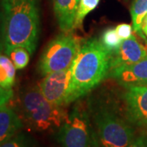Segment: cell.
Returning <instances> with one entry per match:
<instances>
[{"label":"cell","mask_w":147,"mask_h":147,"mask_svg":"<svg viewBox=\"0 0 147 147\" xmlns=\"http://www.w3.org/2000/svg\"><path fill=\"white\" fill-rule=\"evenodd\" d=\"M145 42L146 39L141 41L136 34L123 40L119 49L110 55V71L136 63L147 57V44Z\"/></svg>","instance_id":"9c48e42d"},{"label":"cell","mask_w":147,"mask_h":147,"mask_svg":"<svg viewBox=\"0 0 147 147\" xmlns=\"http://www.w3.org/2000/svg\"><path fill=\"white\" fill-rule=\"evenodd\" d=\"M118 36L119 37L122 41L130 38L133 35V27L129 24H120L115 28Z\"/></svg>","instance_id":"d6986e66"},{"label":"cell","mask_w":147,"mask_h":147,"mask_svg":"<svg viewBox=\"0 0 147 147\" xmlns=\"http://www.w3.org/2000/svg\"><path fill=\"white\" fill-rule=\"evenodd\" d=\"M110 53L92 38L80 45L72 67L71 102L90 92L110 72Z\"/></svg>","instance_id":"7a4b0ae2"},{"label":"cell","mask_w":147,"mask_h":147,"mask_svg":"<svg viewBox=\"0 0 147 147\" xmlns=\"http://www.w3.org/2000/svg\"><path fill=\"white\" fill-rule=\"evenodd\" d=\"M14 64L16 69L26 68L30 62V53L26 47H16L4 52Z\"/></svg>","instance_id":"9a60e30c"},{"label":"cell","mask_w":147,"mask_h":147,"mask_svg":"<svg viewBox=\"0 0 147 147\" xmlns=\"http://www.w3.org/2000/svg\"><path fill=\"white\" fill-rule=\"evenodd\" d=\"M103 47L111 54L115 53L120 47L122 40L118 36L116 30L113 27H109L103 31L99 39Z\"/></svg>","instance_id":"2e32d148"},{"label":"cell","mask_w":147,"mask_h":147,"mask_svg":"<svg viewBox=\"0 0 147 147\" xmlns=\"http://www.w3.org/2000/svg\"><path fill=\"white\" fill-rule=\"evenodd\" d=\"M16 69L7 55L0 53V86L6 89H11L15 84Z\"/></svg>","instance_id":"4fadbf2b"},{"label":"cell","mask_w":147,"mask_h":147,"mask_svg":"<svg viewBox=\"0 0 147 147\" xmlns=\"http://www.w3.org/2000/svg\"><path fill=\"white\" fill-rule=\"evenodd\" d=\"M72 67L47 74L38 88L44 97L60 106L71 103Z\"/></svg>","instance_id":"52a82bcc"},{"label":"cell","mask_w":147,"mask_h":147,"mask_svg":"<svg viewBox=\"0 0 147 147\" xmlns=\"http://www.w3.org/2000/svg\"><path fill=\"white\" fill-rule=\"evenodd\" d=\"M13 91L11 89H6L0 86V108L7 105V103L12 98Z\"/></svg>","instance_id":"ffe728a7"},{"label":"cell","mask_w":147,"mask_h":147,"mask_svg":"<svg viewBox=\"0 0 147 147\" xmlns=\"http://www.w3.org/2000/svg\"><path fill=\"white\" fill-rule=\"evenodd\" d=\"M22 127L23 122L14 110L7 105L0 108V145L19 133Z\"/></svg>","instance_id":"7c38bea8"},{"label":"cell","mask_w":147,"mask_h":147,"mask_svg":"<svg viewBox=\"0 0 147 147\" xmlns=\"http://www.w3.org/2000/svg\"><path fill=\"white\" fill-rule=\"evenodd\" d=\"M147 15V0H134L131 6V16L133 30L137 36L146 39L142 32V24Z\"/></svg>","instance_id":"5bb4252c"},{"label":"cell","mask_w":147,"mask_h":147,"mask_svg":"<svg viewBox=\"0 0 147 147\" xmlns=\"http://www.w3.org/2000/svg\"><path fill=\"white\" fill-rule=\"evenodd\" d=\"M125 115L131 124L147 127V85L126 88Z\"/></svg>","instance_id":"ba28073f"},{"label":"cell","mask_w":147,"mask_h":147,"mask_svg":"<svg viewBox=\"0 0 147 147\" xmlns=\"http://www.w3.org/2000/svg\"><path fill=\"white\" fill-rule=\"evenodd\" d=\"M79 4V0H53L54 12L62 32H69L75 28Z\"/></svg>","instance_id":"8fae6325"},{"label":"cell","mask_w":147,"mask_h":147,"mask_svg":"<svg viewBox=\"0 0 147 147\" xmlns=\"http://www.w3.org/2000/svg\"><path fill=\"white\" fill-rule=\"evenodd\" d=\"M57 141L61 147H97L88 105L79 102L68 113L57 131Z\"/></svg>","instance_id":"5b68a950"},{"label":"cell","mask_w":147,"mask_h":147,"mask_svg":"<svg viewBox=\"0 0 147 147\" xmlns=\"http://www.w3.org/2000/svg\"><path fill=\"white\" fill-rule=\"evenodd\" d=\"M0 147H37V146L34 140L30 136L23 132H19L1 144Z\"/></svg>","instance_id":"e0dca14e"},{"label":"cell","mask_w":147,"mask_h":147,"mask_svg":"<svg viewBox=\"0 0 147 147\" xmlns=\"http://www.w3.org/2000/svg\"><path fill=\"white\" fill-rule=\"evenodd\" d=\"M21 112L32 130L57 131L68 115L64 106L53 104L42 94L38 86L27 89L21 96Z\"/></svg>","instance_id":"277c9868"},{"label":"cell","mask_w":147,"mask_h":147,"mask_svg":"<svg viewBox=\"0 0 147 147\" xmlns=\"http://www.w3.org/2000/svg\"><path fill=\"white\" fill-rule=\"evenodd\" d=\"M4 51V31H3V14L0 11V53Z\"/></svg>","instance_id":"7402d4cb"},{"label":"cell","mask_w":147,"mask_h":147,"mask_svg":"<svg viewBox=\"0 0 147 147\" xmlns=\"http://www.w3.org/2000/svg\"><path fill=\"white\" fill-rule=\"evenodd\" d=\"M99 2L100 0H79V9L75 21V27H79L82 26V23L85 16L90 11L94 10L98 5Z\"/></svg>","instance_id":"ac0fdd59"},{"label":"cell","mask_w":147,"mask_h":147,"mask_svg":"<svg viewBox=\"0 0 147 147\" xmlns=\"http://www.w3.org/2000/svg\"><path fill=\"white\" fill-rule=\"evenodd\" d=\"M80 48L79 38L69 32H64L47 43L38 64V70L42 76L69 68Z\"/></svg>","instance_id":"8992f818"},{"label":"cell","mask_w":147,"mask_h":147,"mask_svg":"<svg viewBox=\"0 0 147 147\" xmlns=\"http://www.w3.org/2000/svg\"><path fill=\"white\" fill-rule=\"evenodd\" d=\"M128 147H147V137L142 135L135 137Z\"/></svg>","instance_id":"44dd1931"},{"label":"cell","mask_w":147,"mask_h":147,"mask_svg":"<svg viewBox=\"0 0 147 147\" xmlns=\"http://www.w3.org/2000/svg\"><path fill=\"white\" fill-rule=\"evenodd\" d=\"M142 32L144 33V34H145L146 37L147 38V15L146 16V17L144 18L143 21H142Z\"/></svg>","instance_id":"603a6c76"},{"label":"cell","mask_w":147,"mask_h":147,"mask_svg":"<svg viewBox=\"0 0 147 147\" xmlns=\"http://www.w3.org/2000/svg\"><path fill=\"white\" fill-rule=\"evenodd\" d=\"M4 52L16 47L35 52L39 37L38 0H2Z\"/></svg>","instance_id":"6da1fadb"},{"label":"cell","mask_w":147,"mask_h":147,"mask_svg":"<svg viewBox=\"0 0 147 147\" xmlns=\"http://www.w3.org/2000/svg\"><path fill=\"white\" fill-rule=\"evenodd\" d=\"M91 119L98 146L128 147L135 139L131 123L115 106L108 103L88 104Z\"/></svg>","instance_id":"3957f363"},{"label":"cell","mask_w":147,"mask_h":147,"mask_svg":"<svg viewBox=\"0 0 147 147\" xmlns=\"http://www.w3.org/2000/svg\"><path fill=\"white\" fill-rule=\"evenodd\" d=\"M109 75L118 84L128 88L147 85V57L136 63L110 71Z\"/></svg>","instance_id":"30bf717a"}]
</instances>
